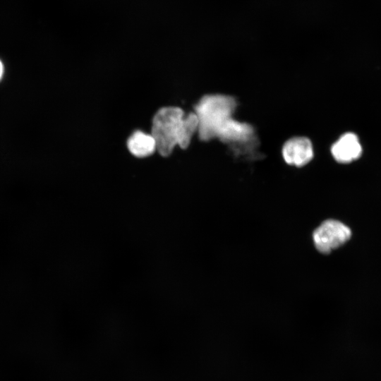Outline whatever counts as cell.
I'll return each instance as SVG.
<instances>
[{
    "mask_svg": "<svg viewBox=\"0 0 381 381\" xmlns=\"http://www.w3.org/2000/svg\"><path fill=\"white\" fill-rule=\"evenodd\" d=\"M237 106L234 97L221 95H205L194 106L198 119V137L202 141L218 138L226 144L236 157L249 159L261 157L254 127L233 118Z\"/></svg>",
    "mask_w": 381,
    "mask_h": 381,
    "instance_id": "1",
    "label": "cell"
},
{
    "mask_svg": "<svg viewBox=\"0 0 381 381\" xmlns=\"http://www.w3.org/2000/svg\"><path fill=\"white\" fill-rule=\"evenodd\" d=\"M198 128V119L195 112L186 116L178 107H165L154 116L151 135L158 152L167 157L177 145L182 149L187 148Z\"/></svg>",
    "mask_w": 381,
    "mask_h": 381,
    "instance_id": "2",
    "label": "cell"
},
{
    "mask_svg": "<svg viewBox=\"0 0 381 381\" xmlns=\"http://www.w3.org/2000/svg\"><path fill=\"white\" fill-rule=\"evenodd\" d=\"M351 236L349 226L340 221L329 219L323 221L313 231V240L316 250L329 254L346 243Z\"/></svg>",
    "mask_w": 381,
    "mask_h": 381,
    "instance_id": "3",
    "label": "cell"
},
{
    "mask_svg": "<svg viewBox=\"0 0 381 381\" xmlns=\"http://www.w3.org/2000/svg\"><path fill=\"white\" fill-rule=\"evenodd\" d=\"M282 154L287 164L301 167L313 158V145L308 138L294 137L285 142Z\"/></svg>",
    "mask_w": 381,
    "mask_h": 381,
    "instance_id": "4",
    "label": "cell"
},
{
    "mask_svg": "<svg viewBox=\"0 0 381 381\" xmlns=\"http://www.w3.org/2000/svg\"><path fill=\"white\" fill-rule=\"evenodd\" d=\"M331 152L336 161L349 163L361 156L362 147L356 134L346 133L332 145Z\"/></svg>",
    "mask_w": 381,
    "mask_h": 381,
    "instance_id": "5",
    "label": "cell"
},
{
    "mask_svg": "<svg viewBox=\"0 0 381 381\" xmlns=\"http://www.w3.org/2000/svg\"><path fill=\"white\" fill-rule=\"evenodd\" d=\"M127 147L130 152L137 157L149 156L157 150L153 136L140 131L134 132L129 137Z\"/></svg>",
    "mask_w": 381,
    "mask_h": 381,
    "instance_id": "6",
    "label": "cell"
},
{
    "mask_svg": "<svg viewBox=\"0 0 381 381\" xmlns=\"http://www.w3.org/2000/svg\"><path fill=\"white\" fill-rule=\"evenodd\" d=\"M4 75V65L1 61L0 60V80H1Z\"/></svg>",
    "mask_w": 381,
    "mask_h": 381,
    "instance_id": "7",
    "label": "cell"
}]
</instances>
